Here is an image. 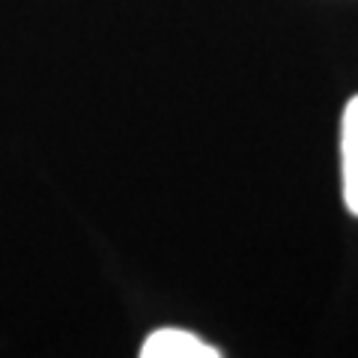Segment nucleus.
<instances>
[{
  "mask_svg": "<svg viewBox=\"0 0 358 358\" xmlns=\"http://www.w3.org/2000/svg\"><path fill=\"white\" fill-rule=\"evenodd\" d=\"M341 179L343 203L358 218V96L350 99L341 120Z\"/></svg>",
  "mask_w": 358,
  "mask_h": 358,
  "instance_id": "f257e3e1",
  "label": "nucleus"
},
{
  "mask_svg": "<svg viewBox=\"0 0 358 358\" xmlns=\"http://www.w3.org/2000/svg\"><path fill=\"white\" fill-rule=\"evenodd\" d=\"M143 358H218L221 350L185 329H159L141 346Z\"/></svg>",
  "mask_w": 358,
  "mask_h": 358,
  "instance_id": "f03ea898",
  "label": "nucleus"
}]
</instances>
